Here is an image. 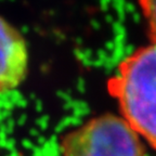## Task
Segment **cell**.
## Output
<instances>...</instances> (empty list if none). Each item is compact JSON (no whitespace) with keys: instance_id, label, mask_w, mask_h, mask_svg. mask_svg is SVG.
Segmentation results:
<instances>
[{"instance_id":"1","label":"cell","mask_w":156,"mask_h":156,"mask_svg":"<svg viewBox=\"0 0 156 156\" xmlns=\"http://www.w3.org/2000/svg\"><path fill=\"white\" fill-rule=\"evenodd\" d=\"M122 118L156 150V44L122 60L107 83Z\"/></svg>"},{"instance_id":"2","label":"cell","mask_w":156,"mask_h":156,"mask_svg":"<svg viewBox=\"0 0 156 156\" xmlns=\"http://www.w3.org/2000/svg\"><path fill=\"white\" fill-rule=\"evenodd\" d=\"M62 156H144L139 134L122 118L103 114L68 132L61 142Z\"/></svg>"},{"instance_id":"3","label":"cell","mask_w":156,"mask_h":156,"mask_svg":"<svg viewBox=\"0 0 156 156\" xmlns=\"http://www.w3.org/2000/svg\"><path fill=\"white\" fill-rule=\"evenodd\" d=\"M28 48L22 34L0 16V93L19 87L28 71Z\"/></svg>"},{"instance_id":"4","label":"cell","mask_w":156,"mask_h":156,"mask_svg":"<svg viewBox=\"0 0 156 156\" xmlns=\"http://www.w3.org/2000/svg\"><path fill=\"white\" fill-rule=\"evenodd\" d=\"M139 5L149 24L150 40L153 44H156V0H143Z\"/></svg>"}]
</instances>
